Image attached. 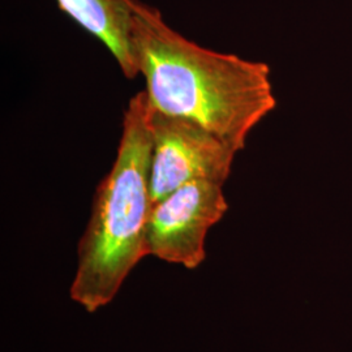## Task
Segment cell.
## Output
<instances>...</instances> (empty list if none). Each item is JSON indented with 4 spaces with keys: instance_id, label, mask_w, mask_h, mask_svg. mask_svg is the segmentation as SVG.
Returning <instances> with one entry per match:
<instances>
[{
    "instance_id": "obj_1",
    "label": "cell",
    "mask_w": 352,
    "mask_h": 352,
    "mask_svg": "<svg viewBox=\"0 0 352 352\" xmlns=\"http://www.w3.org/2000/svg\"><path fill=\"white\" fill-rule=\"evenodd\" d=\"M132 46L151 109L201 124L234 151L245 148L252 129L277 104L267 64L205 49L139 0Z\"/></svg>"
},
{
    "instance_id": "obj_2",
    "label": "cell",
    "mask_w": 352,
    "mask_h": 352,
    "mask_svg": "<svg viewBox=\"0 0 352 352\" xmlns=\"http://www.w3.org/2000/svg\"><path fill=\"white\" fill-rule=\"evenodd\" d=\"M146 90L133 96L123 116L116 158L98 184L88 226L78 243L71 298L88 312L109 304L146 253L153 153Z\"/></svg>"
},
{
    "instance_id": "obj_3",
    "label": "cell",
    "mask_w": 352,
    "mask_h": 352,
    "mask_svg": "<svg viewBox=\"0 0 352 352\" xmlns=\"http://www.w3.org/2000/svg\"><path fill=\"white\" fill-rule=\"evenodd\" d=\"M153 205L195 180L225 184L238 151L201 124L151 109Z\"/></svg>"
},
{
    "instance_id": "obj_4",
    "label": "cell",
    "mask_w": 352,
    "mask_h": 352,
    "mask_svg": "<svg viewBox=\"0 0 352 352\" xmlns=\"http://www.w3.org/2000/svg\"><path fill=\"white\" fill-rule=\"evenodd\" d=\"M223 184L195 180L151 206L146 225V253L171 264L196 269L206 257L205 238L225 215Z\"/></svg>"
},
{
    "instance_id": "obj_5",
    "label": "cell",
    "mask_w": 352,
    "mask_h": 352,
    "mask_svg": "<svg viewBox=\"0 0 352 352\" xmlns=\"http://www.w3.org/2000/svg\"><path fill=\"white\" fill-rule=\"evenodd\" d=\"M56 3L76 24L101 41L128 80L140 75L132 46L136 0H56Z\"/></svg>"
}]
</instances>
